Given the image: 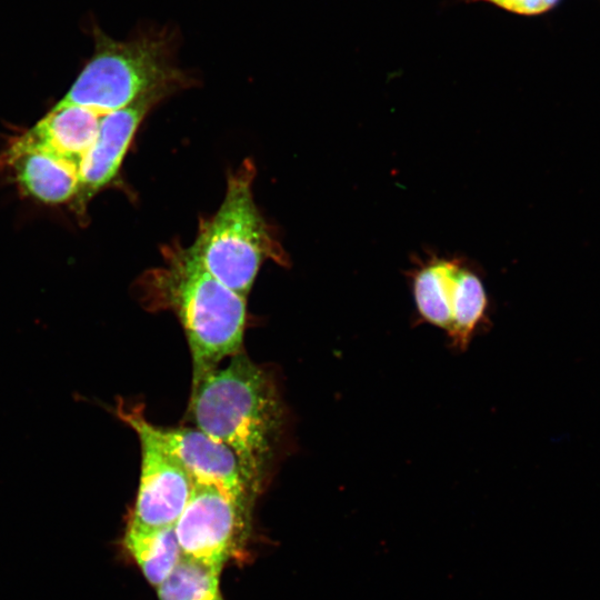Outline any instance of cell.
Returning <instances> with one entry per match:
<instances>
[{"mask_svg": "<svg viewBox=\"0 0 600 600\" xmlns=\"http://www.w3.org/2000/svg\"><path fill=\"white\" fill-rule=\"evenodd\" d=\"M162 264L142 273L138 292L144 308L170 310L188 340L192 382L240 352L246 327V298L216 279L190 247H162Z\"/></svg>", "mask_w": 600, "mask_h": 600, "instance_id": "obj_1", "label": "cell"}, {"mask_svg": "<svg viewBox=\"0 0 600 600\" xmlns=\"http://www.w3.org/2000/svg\"><path fill=\"white\" fill-rule=\"evenodd\" d=\"M189 413L197 429L236 452L259 490L283 428L272 378L238 352L192 382Z\"/></svg>", "mask_w": 600, "mask_h": 600, "instance_id": "obj_2", "label": "cell"}, {"mask_svg": "<svg viewBox=\"0 0 600 600\" xmlns=\"http://www.w3.org/2000/svg\"><path fill=\"white\" fill-rule=\"evenodd\" d=\"M90 31L92 54L58 103L106 114L141 97L170 96L193 83L177 61L181 42L177 26L144 22L124 40L112 38L97 23Z\"/></svg>", "mask_w": 600, "mask_h": 600, "instance_id": "obj_3", "label": "cell"}, {"mask_svg": "<svg viewBox=\"0 0 600 600\" xmlns=\"http://www.w3.org/2000/svg\"><path fill=\"white\" fill-rule=\"evenodd\" d=\"M256 167L246 159L229 173L219 210L201 219L191 251L222 284L247 299L261 264L288 258L272 229L260 214L252 196Z\"/></svg>", "mask_w": 600, "mask_h": 600, "instance_id": "obj_4", "label": "cell"}, {"mask_svg": "<svg viewBox=\"0 0 600 600\" xmlns=\"http://www.w3.org/2000/svg\"><path fill=\"white\" fill-rule=\"evenodd\" d=\"M118 414L136 431L141 448L140 481L129 524L150 529L174 526L193 480L166 449L141 407H121Z\"/></svg>", "mask_w": 600, "mask_h": 600, "instance_id": "obj_5", "label": "cell"}, {"mask_svg": "<svg viewBox=\"0 0 600 600\" xmlns=\"http://www.w3.org/2000/svg\"><path fill=\"white\" fill-rule=\"evenodd\" d=\"M249 509L223 489L193 481L188 503L174 524L182 557L222 569L239 549Z\"/></svg>", "mask_w": 600, "mask_h": 600, "instance_id": "obj_6", "label": "cell"}, {"mask_svg": "<svg viewBox=\"0 0 600 600\" xmlns=\"http://www.w3.org/2000/svg\"><path fill=\"white\" fill-rule=\"evenodd\" d=\"M167 97L164 93L148 94L103 114L96 141L79 167V189L73 200V209L78 213L86 210L97 192L116 179L141 121L153 106Z\"/></svg>", "mask_w": 600, "mask_h": 600, "instance_id": "obj_7", "label": "cell"}, {"mask_svg": "<svg viewBox=\"0 0 600 600\" xmlns=\"http://www.w3.org/2000/svg\"><path fill=\"white\" fill-rule=\"evenodd\" d=\"M154 431L166 449L193 481L214 484L250 506L258 493L236 452L197 428H162Z\"/></svg>", "mask_w": 600, "mask_h": 600, "instance_id": "obj_8", "label": "cell"}, {"mask_svg": "<svg viewBox=\"0 0 600 600\" xmlns=\"http://www.w3.org/2000/svg\"><path fill=\"white\" fill-rule=\"evenodd\" d=\"M21 190L36 200L59 204L73 201L79 171L67 161L14 139L2 154Z\"/></svg>", "mask_w": 600, "mask_h": 600, "instance_id": "obj_9", "label": "cell"}, {"mask_svg": "<svg viewBox=\"0 0 600 600\" xmlns=\"http://www.w3.org/2000/svg\"><path fill=\"white\" fill-rule=\"evenodd\" d=\"M100 116L84 107L57 103L17 139L67 161L79 171L83 157L98 136Z\"/></svg>", "mask_w": 600, "mask_h": 600, "instance_id": "obj_10", "label": "cell"}, {"mask_svg": "<svg viewBox=\"0 0 600 600\" xmlns=\"http://www.w3.org/2000/svg\"><path fill=\"white\" fill-rule=\"evenodd\" d=\"M463 259L429 254L410 270V287L419 319L450 331L456 297V280Z\"/></svg>", "mask_w": 600, "mask_h": 600, "instance_id": "obj_11", "label": "cell"}, {"mask_svg": "<svg viewBox=\"0 0 600 600\" xmlns=\"http://www.w3.org/2000/svg\"><path fill=\"white\" fill-rule=\"evenodd\" d=\"M490 322V302L479 271L462 261L456 280L452 323L447 338L456 351H466Z\"/></svg>", "mask_w": 600, "mask_h": 600, "instance_id": "obj_12", "label": "cell"}, {"mask_svg": "<svg viewBox=\"0 0 600 600\" xmlns=\"http://www.w3.org/2000/svg\"><path fill=\"white\" fill-rule=\"evenodd\" d=\"M124 546L146 579L157 587L172 572L182 557L174 526L150 529L129 524Z\"/></svg>", "mask_w": 600, "mask_h": 600, "instance_id": "obj_13", "label": "cell"}, {"mask_svg": "<svg viewBox=\"0 0 600 600\" xmlns=\"http://www.w3.org/2000/svg\"><path fill=\"white\" fill-rule=\"evenodd\" d=\"M221 570L181 557L158 586L159 600H223L219 582Z\"/></svg>", "mask_w": 600, "mask_h": 600, "instance_id": "obj_14", "label": "cell"}, {"mask_svg": "<svg viewBox=\"0 0 600 600\" xmlns=\"http://www.w3.org/2000/svg\"><path fill=\"white\" fill-rule=\"evenodd\" d=\"M486 1L493 3L504 10L524 16H536L544 13L556 7L560 0H468Z\"/></svg>", "mask_w": 600, "mask_h": 600, "instance_id": "obj_15", "label": "cell"}]
</instances>
